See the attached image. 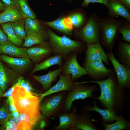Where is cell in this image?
<instances>
[{"mask_svg": "<svg viewBox=\"0 0 130 130\" xmlns=\"http://www.w3.org/2000/svg\"><path fill=\"white\" fill-rule=\"evenodd\" d=\"M68 91L56 92L44 101L40 105L43 115L51 118H55L58 116L63 110Z\"/></svg>", "mask_w": 130, "mask_h": 130, "instance_id": "obj_6", "label": "cell"}, {"mask_svg": "<svg viewBox=\"0 0 130 130\" xmlns=\"http://www.w3.org/2000/svg\"><path fill=\"white\" fill-rule=\"evenodd\" d=\"M118 32L122 34V40L130 43V22L124 20L119 28Z\"/></svg>", "mask_w": 130, "mask_h": 130, "instance_id": "obj_35", "label": "cell"}, {"mask_svg": "<svg viewBox=\"0 0 130 130\" xmlns=\"http://www.w3.org/2000/svg\"><path fill=\"white\" fill-rule=\"evenodd\" d=\"M10 130H19V129L8 121L5 123Z\"/></svg>", "mask_w": 130, "mask_h": 130, "instance_id": "obj_43", "label": "cell"}, {"mask_svg": "<svg viewBox=\"0 0 130 130\" xmlns=\"http://www.w3.org/2000/svg\"><path fill=\"white\" fill-rule=\"evenodd\" d=\"M1 60L5 63L8 66L20 75L29 71L32 66L33 64L28 57L16 58L6 55H1Z\"/></svg>", "mask_w": 130, "mask_h": 130, "instance_id": "obj_11", "label": "cell"}, {"mask_svg": "<svg viewBox=\"0 0 130 130\" xmlns=\"http://www.w3.org/2000/svg\"><path fill=\"white\" fill-rule=\"evenodd\" d=\"M106 54L114 68L119 84L125 89H130V67L120 63L116 58L112 51Z\"/></svg>", "mask_w": 130, "mask_h": 130, "instance_id": "obj_9", "label": "cell"}, {"mask_svg": "<svg viewBox=\"0 0 130 130\" xmlns=\"http://www.w3.org/2000/svg\"><path fill=\"white\" fill-rule=\"evenodd\" d=\"M118 61L121 64L130 67V43L120 42L117 46Z\"/></svg>", "mask_w": 130, "mask_h": 130, "instance_id": "obj_25", "label": "cell"}, {"mask_svg": "<svg viewBox=\"0 0 130 130\" xmlns=\"http://www.w3.org/2000/svg\"><path fill=\"white\" fill-rule=\"evenodd\" d=\"M17 84L16 82L10 88L3 94L1 97H11L13 92Z\"/></svg>", "mask_w": 130, "mask_h": 130, "instance_id": "obj_40", "label": "cell"}, {"mask_svg": "<svg viewBox=\"0 0 130 130\" xmlns=\"http://www.w3.org/2000/svg\"><path fill=\"white\" fill-rule=\"evenodd\" d=\"M63 60L62 58L60 55L54 54L35 64L31 73L32 74L39 71L46 70L51 66L55 65H58L59 67L61 66L63 64Z\"/></svg>", "mask_w": 130, "mask_h": 130, "instance_id": "obj_23", "label": "cell"}, {"mask_svg": "<svg viewBox=\"0 0 130 130\" xmlns=\"http://www.w3.org/2000/svg\"><path fill=\"white\" fill-rule=\"evenodd\" d=\"M27 48L17 46L9 40L0 45V53L16 58L28 57Z\"/></svg>", "mask_w": 130, "mask_h": 130, "instance_id": "obj_19", "label": "cell"}, {"mask_svg": "<svg viewBox=\"0 0 130 130\" xmlns=\"http://www.w3.org/2000/svg\"><path fill=\"white\" fill-rule=\"evenodd\" d=\"M1 55L0 54V61L1 60Z\"/></svg>", "mask_w": 130, "mask_h": 130, "instance_id": "obj_49", "label": "cell"}, {"mask_svg": "<svg viewBox=\"0 0 130 130\" xmlns=\"http://www.w3.org/2000/svg\"><path fill=\"white\" fill-rule=\"evenodd\" d=\"M12 118L17 123L19 130H30L32 129L26 123L21 120L17 117H12Z\"/></svg>", "mask_w": 130, "mask_h": 130, "instance_id": "obj_37", "label": "cell"}, {"mask_svg": "<svg viewBox=\"0 0 130 130\" xmlns=\"http://www.w3.org/2000/svg\"><path fill=\"white\" fill-rule=\"evenodd\" d=\"M10 117L6 101L0 107V124H3L8 121Z\"/></svg>", "mask_w": 130, "mask_h": 130, "instance_id": "obj_36", "label": "cell"}, {"mask_svg": "<svg viewBox=\"0 0 130 130\" xmlns=\"http://www.w3.org/2000/svg\"><path fill=\"white\" fill-rule=\"evenodd\" d=\"M16 83L27 91L33 95L40 97L42 94L34 88L28 81L21 75L19 76Z\"/></svg>", "mask_w": 130, "mask_h": 130, "instance_id": "obj_34", "label": "cell"}, {"mask_svg": "<svg viewBox=\"0 0 130 130\" xmlns=\"http://www.w3.org/2000/svg\"><path fill=\"white\" fill-rule=\"evenodd\" d=\"M71 2L72 0H68ZM81 5L83 7H87L88 6L90 3H99L104 5L107 7L108 0H83Z\"/></svg>", "mask_w": 130, "mask_h": 130, "instance_id": "obj_38", "label": "cell"}, {"mask_svg": "<svg viewBox=\"0 0 130 130\" xmlns=\"http://www.w3.org/2000/svg\"><path fill=\"white\" fill-rule=\"evenodd\" d=\"M88 83H96L99 85L101 92L100 96L91 99L99 100L100 104L105 109L112 111L118 115L128 104L129 100L126 89L119 84L114 70L110 76L105 79L76 82L75 84Z\"/></svg>", "mask_w": 130, "mask_h": 130, "instance_id": "obj_1", "label": "cell"}, {"mask_svg": "<svg viewBox=\"0 0 130 130\" xmlns=\"http://www.w3.org/2000/svg\"><path fill=\"white\" fill-rule=\"evenodd\" d=\"M25 27L27 35L38 32L42 29L41 24L36 19L26 18L25 20Z\"/></svg>", "mask_w": 130, "mask_h": 130, "instance_id": "obj_31", "label": "cell"}, {"mask_svg": "<svg viewBox=\"0 0 130 130\" xmlns=\"http://www.w3.org/2000/svg\"><path fill=\"white\" fill-rule=\"evenodd\" d=\"M107 7L108 17L114 18L117 16L124 18L130 22V12L126 6L119 0H108Z\"/></svg>", "mask_w": 130, "mask_h": 130, "instance_id": "obj_17", "label": "cell"}, {"mask_svg": "<svg viewBox=\"0 0 130 130\" xmlns=\"http://www.w3.org/2000/svg\"><path fill=\"white\" fill-rule=\"evenodd\" d=\"M86 49L85 62L101 60L106 65H109L110 61L107 55L99 42L87 44Z\"/></svg>", "mask_w": 130, "mask_h": 130, "instance_id": "obj_12", "label": "cell"}, {"mask_svg": "<svg viewBox=\"0 0 130 130\" xmlns=\"http://www.w3.org/2000/svg\"><path fill=\"white\" fill-rule=\"evenodd\" d=\"M98 15L93 12L84 25L75 32L76 38L86 44H92L100 40V26Z\"/></svg>", "mask_w": 130, "mask_h": 130, "instance_id": "obj_5", "label": "cell"}, {"mask_svg": "<svg viewBox=\"0 0 130 130\" xmlns=\"http://www.w3.org/2000/svg\"><path fill=\"white\" fill-rule=\"evenodd\" d=\"M91 104H86L83 107L82 111L90 112L94 111L99 114L102 117L101 122L111 124L117 120L119 118L118 115H117L113 111L108 109L99 108L97 105L96 100L93 101Z\"/></svg>", "mask_w": 130, "mask_h": 130, "instance_id": "obj_18", "label": "cell"}, {"mask_svg": "<svg viewBox=\"0 0 130 130\" xmlns=\"http://www.w3.org/2000/svg\"><path fill=\"white\" fill-rule=\"evenodd\" d=\"M6 101L7 103L9 112L11 113L17 110L11 97H7Z\"/></svg>", "mask_w": 130, "mask_h": 130, "instance_id": "obj_39", "label": "cell"}, {"mask_svg": "<svg viewBox=\"0 0 130 130\" xmlns=\"http://www.w3.org/2000/svg\"><path fill=\"white\" fill-rule=\"evenodd\" d=\"M3 94V93L1 90V88L0 87V100L1 98V96Z\"/></svg>", "mask_w": 130, "mask_h": 130, "instance_id": "obj_48", "label": "cell"}, {"mask_svg": "<svg viewBox=\"0 0 130 130\" xmlns=\"http://www.w3.org/2000/svg\"><path fill=\"white\" fill-rule=\"evenodd\" d=\"M18 117L26 123L32 129L40 121L42 116L41 115L20 113Z\"/></svg>", "mask_w": 130, "mask_h": 130, "instance_id": "obj_32", "label": "cell"}, {"mask_svg": "<svg viewBox=\"0 0 130 130\" xmlns=\"http://www.w3.org/2000/svg\"><path fill=\"white\" fill-rule=\"evenodd\" d=\"M25 19H21L10 22L18 37L23 40L27 36L25 27Z\"/></svg>", "mask_w": 130, "mask_h": 130, "instance_id": "obj_33", "label": "cell"}, {"mask_svg": "<svg viewBox=\"0 0 130 130\" xmlns=\"http://www.w3.org/2000/svg\"><path fill=\"white\" fill-rule=\"evenodd\" d=\"M7 7L16 4L17 0H0Z\"/></svg>", "mask_w": 130, "mask_h": 130, "instance_id": "obj_42", "label": "cell"}, {"mask_svg": "<svg viewBox=\"0 0 130 130\" xmlns=\"http://www.w3.org/2000/svg\"><path fill=\"white\" fill-rule=\"evenodd\" d=\"M59 78L58 82L54 86L42 93L39 98L40 102L45 97L54 93L62 91H71L74 86V82L72 79L71 74L64 75L62 73L58 76Z\"/></svg>", "mask_w": 130, "mask_h": 130, "instance_id": "obj_14", "label": "cell"}, {"mask_svg": "<svg viewBox=\"0 0 130 130\" xmlns=\"http://www.w3.org/2000/svg\"><path fill=\"white\" fill-rule=\"evenodd\" d=\"M125 5L129 10L130 9V0H119Z\"/></svg>", "mask_w": 130, "mask_h": 130, "instance_id": "obj_44", "label": "cell"}, {"mask_svg": "<svg viewBox=\"0 0 130 130\" xmlns=\"http://www.w3.org/2000/svg\"><path fill=\"white\" fill-rule=\"evenodd\" d=\"M69 18L72 24L77 30L84 25L88 18L86 13L82 10H77L72 13L69 16Z\"/></svg>", "mask_w": 130, "mask_h": 130, "instance_id": "obj_28", "label": "cell"}, {"mask_svg": "<svg viewBox=\"0 0 130 130\" xmlns=\"http://www.w3.org/2000/svg\"><path fill=\"white\" fill-rule=\"evenodd\" d=\"M6 7L5 4L0 0V13H1L6 9Z\"/></svg>", "mask_w": 130, "mask_h": 130, "instance_id": "obj_45", "label": "cell"}, {"mask_svg": "<svg viewBox=\"0 0 130 130\" xmlns=\"http://www.w3.org/2000/svg\"><path fill=\"white\" fill-rule=\"evenodd\" d=\"M123 19L117 20L109 17L100 18V42L102 46L112 51L117 39L119 28L124 21Z\"/></svg>", "mask_w": 130, "mask_h": 130, "instance_id": "obj_4", "label": "cell"}, {"mask_svg": "<svg viewBox=\"0 0 130 130\" xmlns=\"http://www.w3.org/2000/svg\"><path fill=\"white\" fill-rule=\"evenodd\" d=\"M8 40L6 34L0 25V45Z\"/></svg>", "mask_w": 130, "mask_h": 130, "instance_id": "obj_41", "label": "cell"}, {"mask_svg": "<svg viewBox=\"0 0 130 130\" xmlns=\"http://www.w3.org/2000/svg\"><path fill=\"white\" fill-rule=\"evenodd\" d=\"M23 19L24 18L16 4L7 7L4 11L0 13V24Z\"/></svg>", "mask_w": 130, "mask_h": 130, "instance_id": "obj_24", "label": "cell"}, {"mask_svg": "<svg viewBox=\"0 0 130 130\" xmlns=\"http://www.w3.org/2000/svg\"><path fill=\"white\" fill-rule=\"evenodd\" d=\"M0 129L1 130H10L5 123L2 124L0 128Z\"/></svg>", "mask_w": 130, "mask_h": 130, "instance_id": "obj_47", "label": "cell"}, {"mask_svg": "<svg viewBox=\"0 0 130 130\" xmlns=\"http://www.w3.org/2000/svg\"><path fill=\"white\" fill-rule=\"evenodd\" d=\"M16 4L24 19H36V15L29 6L28 0H17Z\"/></svg>", "mask_w": 130, "mask_h": 130, "instance_id": "obj_29", "label": "cell"}, {"mask_svg": "<svg viewBox=\"0 0 130 130\" xmlns=\"http://www.w3.org/2000/svg\"><path fill=\"white\" fill-rule=\"evenodd\" d=\"M46 31L53 54L60 55L64 61L71 53H81L86 48L87 44L83 41L73 40L65 35L59 36L48 29Z\"/></svg>", "mask_w": 130, "mask_h": 130, "instance_id": "obj_2", "label": "cell"}, {"mask_svg": "<svg viewBox=\"0 0 130 130\" xmlns=\"http://www.w3.org/2000/svg\"><path fill=\"white\" fill-rule=\"evenodd\" d=\"M78 115L77 109L75 106L71 112L60 113L58 115L59 125L52 129L55 130H77L76 123Z\"/></svg>", "mask_w": 130, "mask_h": 130, "instance_id": "obj_16", "label": "cell"}, {"mask_svg": "<svg viewBox=\"0 0 130 130\" xmlns=\"http://www.w3.org/2000/svg\"><path fill=\"white\" fill-rule=\"evenodd\" d=\"M6 34L8 40L19 47H22L24 41L20 39L15 32L10 22H6L0 24Z\"/></svg>", "mask_w": 130, "mask_h": 130, "instance_id": "obj_27", "label": "cell"}, {"mask_svg": "<svg viewBox=\"0 0 130 130\" xmlns=\"http://www.w3.org/2000/svg\"><path fill=\"white\" fill-rule=\"evenodd\" d=\"M101 60L85 62L83 63V67L88 73V77L94 81L103 80L107 78L113 69L107 68Z\"/></svg>", "mask_w": 130, "mask_h": 130, "instance_id": "obj_10", "label": "cell"}, {"mask_svg": "<svg viewBox=\"0 0 130 130\" xmlns=\"http://www.w3.org/2000/svg\"><path fill=\"white\" fill-rule=\"evenodd\" d=\"M119 118L114 123L108 124L101 122L105 130H129L130 122L125 119L122 114L118 115Z\"/></svg>", "mask_w": 130, "mask_h": 130, "instance_id": "obj_26", "label": "cell"}, {"mask_svg": "<svg viewBox=\"0 0 130 130\" xmlns=\"http://www.w3.org/2000/svg\"><path fill=\"white\" fill-rule=\"evenodd\" d=\"M62 71V65L57 69L53 71H50L45 75L38 76L33 75L32 77L41 85L43 89L46 91L52 87L53 82L55 81L57 77Z\"/></svg>", "mask_w": 130, "mask_h": 130, "instance_id": "obj_20", "label": "cell"}, {"mask_svg": "<svg viewBox=\"0 0 130 130\" xmlns=\"http://www.w3.org/2000/svg\"><path fill=\"white\" fill-rule=\"evenodd\" d=\"M20 75L0 61V87L3 94L10 86L16 83Z\"/></svg>", "mask_w": 130, "mask_h": 130, "instance_id": "obj_15", "label": "cell"}, {"mask_svg": "<svg viewBox=\"0 0 130 130\" xmlns=\"http://www.w3.org/2000/svg\"><path fill=\"white\" fill-rule=\"evenodd\" d=\"M78 54L76 52L70 53L62 65L61 73L64 75L71 74L73 81L88 74L84 68L81 66L78 62L77 56Z\"/></svg>", "mask_w": 130, "mask_h": 130, "instance_id": "obj_8", "label": "cell"}, {"mask_svg": "<svg viewBox=\"0 0 130 130\" xmlns=\"http://www.w3.org/2000/svg\"><path fill=\"white\" fill-rule=\"evenodd\" d=\"M19 112L16 110L10 113V117H18L19 114Z\"/></svg>", "mask_w": 130, "mask_h": 130, "instance_id": "obj_46", "label": "cell"}, {"mask_svg": "<svg viewBox=\"0 0 130 130\" xmlns=\"http://www.w3.org/2000/svg\"><path fill=\"white\" fill-rule=\"evenodd\" d=\"M17 84L11 97L17 110L19 113L41 115L40 97L27 91Z\"/></svg>", "mask_w": 130, "mask_h": 130, "instance_id": "obj_3", "label": "cell"}, {"mask_svg": "<svg viewBox=\"0 0 130 130\" xmlns=\"http://www.w3.org/2000/svg\"><path fill=\"white\" fill-rule=\"evenodd\" d=\"M98 90L96 85L89 86L85 84L75 85L72 90L67 93L63 110H70L72 108L73 102L76 100L93 98L94 97L93 92Z\"/></svg>", "mask_w": 130, "mask_h": 130, "instance_id": "obj_7", "label": "cell"}, {"mask_svg": "<svg viewBox=\"0 0 130 130\" xmlns=\"http://www.w3.org/2000/svg\"><path fill=\"white\" fill-rule=\"evenodd\" d=\"M36 45L27 48L26 50L28 57L35 64L53 54L49 41Z\"/></svg>", "mask_w": 130, "mask_h": 130, "instance_id": "obj_13", "label": "cell"}, {"mask_svg": "<svg viewBox=\"0 0 130 130\" xmlns=\"http://www.w3.org/2000/svg\"><path fill=\"white\" fill-rule=\"evenodd\" d=\"M24 40L22 47L27 48L49 41V37L46 31L42 29L27 35Z\"/></svg>", "mask_w": 130, "mask_h": 130, "instance_id": "obj_22", "label": "cell"}, {"mask_svg": "<svg viewBox=\"0 0 130 130\" xmlns=\"http://www.w3.org/2000/svg\"><path fill=\"white\" fill-rule=\"evenodd\" d=\"M90 112L82 111L78 114L76 127L77 130H98L99 129L93 123Z\"/></svg>", "mask_w": 130, "mask_h": 130, "instance_id": "obj_21", "label": "cell"}, {"mask_svg": "<svg viewBox=\"0 0 130 130\" xmlns=\"http://www.w3.org/2000/svg\"><path fill=\"white\" fill-rule=\"evenodd\" d=\"M64 19V18H59L52 21L44 22V23L59 32L67 35H70L72 30L64 25L63 22Z\"/></svg>", "mask_w": 130, "mask_h": 130, "instance_id": "obj_30", "label": "cell"}]
</instances>
